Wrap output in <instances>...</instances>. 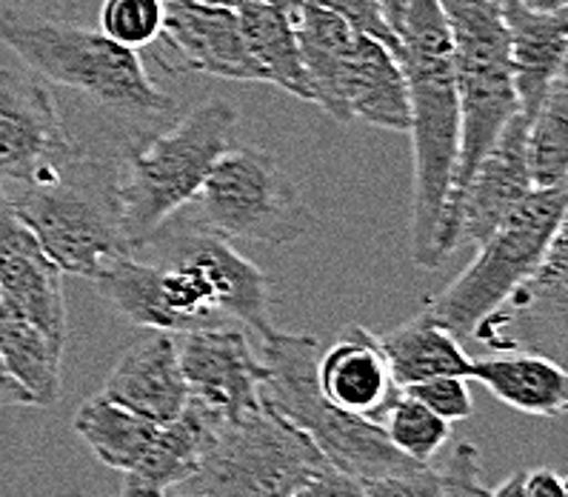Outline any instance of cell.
Returning <instances> with one entry per match:
<instances>
[{
    "label": "cell",
    "instance_id": "obj_1",
    "mask_svg": "<svg viewBox=\"0 0 568 497\" xmlns=\"http://www.w3.org/2000/svg\"><path fill=\"white\" fill-rule=\"evenodd\" d=\"M397 38V61L408 94V132L415 143L412 257L423 270H437L443 266L437 237L460 143L455 58L440 0H403Z\"/></svg>",
    "mask_w": 568,
    "mask_h": 497
},
{
    "label": "cell",
    "instance_id": "obj_2",
    "mask_svg": "<svg viewBox=\"0 0 568 497\" xmlns=\"http://www.w3.org/2000/svg\"><path fill=\"white\" fill-rule=\"evenodd\" d=\"M237 112L206 101L163 132L143 135L114 166V197L129 248H146L194 201L217 158L232 146Z\"/></svg>",
    "mask_w": 568,
    "mask_h": 497
},
{
    "label": "cell",
    "instance_id": "obj_3",
    "mask_svg": "<svg viewBox=\"0 0 568 497\" xmlns=\"http://www.w3.org/2000/svg\"><path fill=\"white\" fill-rule=\"evenodd\" d=\"M0 43L12 49L38 78L74 89L121 114L158 118L174 109L154 87L134 49L114 43L101 29L58 21L32 9H0Z\"/></svg>",
    "mask_w": 568,
    "mask_h": 497
},
{
    "label": "cell",
    "instance_id": "obj_4",
    "mask_svg": "<svg viewBox=\"0 0 568 497\" xmlns=\"http://www.w3.org/2000/svg\"><path fill=\"white\" fill-rule=\"evenodd\" d=\"M312 103L337 123L408 132V94L400 61L386 43L348 27L335 12L301 0L292 9Z\"/></svg>",
    "mask_w": 568,
    "mask_h": 497
},
{
    "label": "cell",
    "instance_id": "obj_5",
    "mask_svg": "<svg viewBox=\"0 0 568 497\" xmlns=\"http://www.w3.org/2000/svg\"><path fill=\"white\" fill-rule=\"evenodd\" d=\"M321 343L312 335H288L272 329L263 337V406L283 415L288 424L306 432L328 464L348 475L372 477L397 475L420 460L400 455L392 446L383 424L348 415L323 397L317 386Z\"/></svg>",
    "mask_w": 568,
    "mask_h": 497
},
{
    "label": "cell",
    "instance_id": "obj_6",
    "mask_svg": "<svg viewBox=\"0 0 568 497\" xmlns=\"http://www.w3.org/2000/svg\"><path fill=\"white\" fill-rule=\"evenodd\" d=\"M440 7L452 38L457 106H460V143H457L455 172L443 212L446 223L475 166L506 129V123L520 112V103L508 63L503 0H440Z\"/></svg>",
    "mask_w": 568,
    "mask_h": 497
},
{
    "label": "cell",
    "instance_id": "obj_7",
    "mask_svg": "<svg viewBox=\"0 0 568 497\" xmlns=\"http://www.w3.org/2000/svg\"><path fill=\"white\" fill-rule=\"evenodd\" d=\"M9 201L63 275L92 281L103 263L132 252L114 197V166L87 152L43 181L23 183Z\"/></svg>",
    "mask_w": 568,
    "mask_h": 497
},
{
    "label": "cell",
    "instance_id": "obj_8",
    "mask_svg": "<svg viewBox=\"0 0 568 497\" xmlns=\"http://www.w3.org/2000/svg\"><path fill=\"white\" fill-rule=\"evenodd\" d=\"M566 229V183L531 195L477 246V257L426 310L460 343L535 272L557 232Z\"/></svg>",
    "mask_w": 568,
    "mask_h": 497
},
{
    "label": "cell",
    "instance_id": "obj_9",
    "mask_svg": "<svg viewBox=\"0 0 568 497\" xmlns=\"http://www.w3.org/2000/svg\"><path fill=\"white\" fill-rule=\"evenodd\" d=\"M321 455L312 437L268 406L226 417L197 471L172 495L295 497Z\"/></svg>",
    "mask_w": 568,
    "mask_h": 497
},
{
    "label": "cell",
    "instance_id": "obj_10",
    "mask_svg": "<svg viewBox=\"0 0 568 497\" xmlns=\"http://www.w3.org/2000/svg\"><path fill=\"white\" fill-rule=\"evenodd\" d=\"M186 209L194 226L254 243H292L315 226L286 169L257 146H229Z\"/></svg>",
    "mask_w": 568,
    "mask_h": 497
},
{
    "label": "cell",
    "instance_id": "obj_11",
    "mask_svg": "<svg viewBox=\"0 0 568 497\" xmlns=\"http://www.w3.org/2000/svg\"><path fill=\"white\" fill-rule=\"evenodd\" d=\"M83 155L47 83L0 69V186L34 183Z\"/></svg>",
    "mask_w": 568,
    "mask_h": 497
},
{
    "label": "cell",
    "instance_id": "obj_12",
    "mask_svg": "<svg viewBox=\"0 0 568 497\" xmlns=\"http://www.w3.org/2000/svg\"><path fill=\"white\" fill-rule=\"evenodd\" d=\"M528 118L520 112L506 123L497 141L488 146L486 155L475 166L463 189L460 201L446 217L437 241L440 263L455 248L480 246L506 217L531 195V175L526 161Z\"/></svg>",
    "mask_w": 568,
    "mask_h": 497
},
{
    "label": "cell",
    "instance_id": "obj_13",
    "mask_svg": "<svg viewBox=\"0 0 568 497\" xmlns=\"http://www.w3.org/2000/svg\"><path fill=\"white\" fill-rule=\"evenodd\" d=\"M568 248L566 229L557 232L535 272L517 286L491 315L477 323L471 341L491 349L560 352L566 346Z\"/></svg>",
    "mask_w": 568,
    "mask_h": 497
},
{
    "label": "cell",
    "instance_id": "obj_14",
    "mask_svg": "<svg viewBox=\"0 0 568 497\" xmlns=\"http://www.w3.org/2000/svg\"><path fill=\"white\" fill-rule=\"evenodd\" d=\"M174 337L189 395L223 412V417L261 409L266 366L248 346L246 332L201 323L174 332Z\"/></svg>",
    "mask_w": 568,
    "mask_h": 497
},
{
    "label": "cell",
    "instance_id": "obj_15",
    "mask_svg": "<svg viewBox=\"0 0 568 497\" xmlns=\"http://www.w3.org/2000/svg\"><path fill=\"white\" fill-rule=\"evenodd\" d=\"M0 303L32 321L38 329L67 343L63 272L27 226L7 189L0 186Z\"/></svg>",
    "mask_w": 568,
    "mask_h": 497
},
{
    "label": "cell",
    "instance_id": "obj_16",
    "mask_svg": "<svg viewBox=\"0 0 568 497\" xmlns=\"http://www.w3.org/2000/svg\"><path fill=\"white\" fill-rule=\"evenodd\" d=\"M161 38L172 52L174 67L183 72L263 83L234 9L206 7L194 0H163Z\"/></svg>",
    "mask_w": 568,
    "mask_h": 497
},
{
    "label": "cell",
    "instance_id": "obj_17",
    "mask_svg": "<svg viewBox=\"0 0 568 497\" xmlns=\"http://www.w3.org/2000/svg\"><path fill=\"white\" fill-rule=\"evenodd\" d=\"M161 232L172 237L169 241L172 243V257L192 261L206 275L221 315L254 329L261 335V341L274 329L272 321H268L272 283L226 237L214 235L209 229L194 226L189 221L183 223V229L166 223Z\"/></svg>",
    "mask_w": 568,
    "mask_h": 497
},
{
    "label": "cell",
    "instance_id": "obj_18",
    "mask_svg": "<svg viewBox=\"0 0 568 497\" xmlns=\"http://www.w3.org/2000/svg\"><path fill=\"white\" fill-rule=\"evenodd\" d=\"M317 386L332 406L375 424H383L403 392L388 369L381 337L366 326H346L317 357Z\"/></svg>",
    "mask_w": 568,
    "mask_h": 497
},
{
    "label": "cell",
    "instance_id": "obj_19",
    "mask_svg": "<svg viewBox=\"0 0 568 497\" xmlns=\"http://www.w3.org/2000/svg\"><path fill=\"white\" fill-rule=\"evenodd\" d=\"M103 395L158 426H166L181 415L189 400V386L181 372L174 332L152 329V335L129 346L109 372Z\"/></svg>",
    "mask_w": 568,
    "mask_h": 497
},
{
    "label": "cell",
    "instance_id": "obj_20",
    "mask_svg": "<svg viewBox=\"0 0 568 497\" xmlns=\"http://www.w3.org/2000/svg\"><path fill=\"white\" fill-rule=\"evenodd\" d=\"M503 23L508 38V63L520 114L531 121L546 94L566 74L568 27L566 9L537 12L520 0H503Z\"/></svg>",
    "mask_w": 568,
    "mask_h": 497
},
{
    "label": "cell",
    "instance_id": "obj_21",
    "mask_svg": "<svg viewBox=\"0 0 568 497\" xmlns=\"http://www.w3.org/2000/svg\"><path fill=\"white\" fill-rule=\"evenodd\" d=\"M223 420V412L189 395L181 415L158 429L141 460L126 471L121 497L172 495L197 471Z\"/></svg>",
    "mask_w": 568,
    "mask_h": 497
},
{
    "label": "cell",
    "instance_id": "obj_22",
    "mask_svg": "<svg viewBox=\"0 0 568 497\" xmlns=\"http://www.w3.org/2000/svg\"><path fill=\"white\" fill-rule=\"evenodd\" d=\"M468 377L523 415L557 420L568 409V375L548 355L483 357L471 361Z\"/></svg>",
    "mask_w": 568,
    "mask_h": 497
},
{
    "label": "cell",
    "instance_id": "obj_23",
    "mask_svg": "<svg viewBox=\"0 0 568 497\" xmlns=\"http://www.w3.org/2000/svg\"><path fill=\"white\" fill-rule=\"evenodd\" d=\"M377 337H381V349L386 355L392 377L400 389L428 381V377H468L471 372V357H468L466 346L443 323H437V317L428 310Z\"/></svg>",
    "mask_w": 568,
    "mask_h": 497
},
{
    "label": "cell",
    "instance_id": "obj_24",
    "mask_svg": "<svg viewBox=\"0 0 568 497\" xmlns=\"http://www.w3.org/2000/svg\"><path fill=\"white\" fill-rule=\"evenodd\" d=\"M234 12L241 21L243 41H246L254 67L261 69L263 83H272L297 101L312 103L288 9L277 7L272 0H248Z\"/></svg>",
    "mask_w": 568,
    "mask_h": 497
},
{
    "label": "cell",
    "instance_id": "obj_25",
    "mask_svg": "<svg viewBox=\"0 0 568 497\" xmlns=\"http://www.w3.org/2000/svg\"><path fill=\"white\" fill-rule=\"evenodd\" d=\"M67 343L54 341L32 321L0 303V355L32 406H54L63 389L61 361Z\"/></svg>",
    "mask_w": 568,
    "mask_h": 497
},
{
    "label": "cell",
    "instance_id": "obj_26",
    "mask_svg": "<svg viewBox=\"0 0 568 497\" xmlns=\"http://www.w3.org/2000/svg\"><path fill=\"white\" fill-rule=\"evenodd\" d=\"M72 426L83 437V444L92 449V455L103 466L118 471L132 469L161 429L149 417L114 404L103 392L83 400L81 409L74 412Z\"/></svg>",
    "mask_w": 568,
    "mask_h": 497
},
{
    "label": "cell",
    "instance_id": "obj_27",
    "mask_svg": "<svg viewBox=\"0 0 568 497\" xmlns=\"http://www.w3.org/2000/svg\"><path fill=\"white\" fill-rule=\"evenodd\" d=\"M92 283L103 301L134 326L174 332V323L163 303L161 266L134 261L132 252H126V255H114L112 261L103 263Z\"/></svg>",
    "mask_w": 568,
    "mask_h": 497
},
{
    "label": "cell",
    "instance_id": "obj_28",
    "mask_svg": "<svg viewBox=\"0 0 568 497\" xmlns=\"http://www.w3.org/2000/svg\"><path fill=\"white\" fill-rule=\"evenodd\" d=\"M526 161L531 186H562L568 175V83L566 74L551 87L526 132Z\"/></svg>",
    "mask_w": 568,
    "mask_h": 497
},
{
    "label": "cell",
    "instance_id": "obj_29",
    "mask_svg": "<svg viewBox=\"0 0 568 497\" xmlns=\"http://www.w3.org/2000/svg\"><path fill=\"white\" fill-rule=\"evenodd\" d=\"M383 429L400 455L420 460V464H432V457L448 444V435H452L448 420H443L440 415H435L406 392H400V397L386 412Z\"/></svg>",
    "mask_w": 568,
    "mask_h": 497
},
{
    "label": "cell",
    "instance_id": "obj_30",
    "mask_svg": "<svg viewBox=\"0 0 568 497\" xmlns=\"http://www.w3.org/2000/svg\"><path fill=\"white\" fill-rule=\"evenodd\" d=\"M163 0H103L101 32L126 49H143L161 38Z\"/></svg>",
    "mask_w": 568,
    "mask_h": 497
},
{
    "label": "cell",
    "instance_id": "obj_31",
    "mask_svg": "<svg viewBox=\"0 0 568 497\" xmlns=\"http://www.w3.org/2000/svg\"><path fill=\"white\" fill-rule=\"evenodd\" d=\"M406 395L420 400L423 406L440 415L443 420L455 424V420H468L475 415V404H471V392L466 386V377L460 375H437L420 381V384L406 386Z\"/></svg>",
    "mask_w": 568,
    "mask_h": 497
},
{
    "label": "cell",
    "instance_id": "obj_32",
    "mask_svg": "<svg viewBox=\"0 0 568 497\" xmlns=\"http://www.w3.org/2000/svg\"><path fill=\"white\" fill-rule=\"evenodd\" d=\"M363 497H443L440 471L432 464H417L397 475L363 480Z\"/></svg>",
    "mask_w": 568,
    "mask_h": 497
},
{
    "label": "cell",
    "instance_id": "obj_33",
    "mask_svg": "<svg viewBox=\"0 0 568 497\" xmlns=\"http://www.w3.org/2000/svg\"><path fill=\"white\" fill-rule=\"evenodd\" d=\"M308 3H317V7L328 9V12H335L348 27L368 34V38H375V41L386 43L395 54L400 49V38L388 27L381 0H308Z\"/></svg>",
    "mask_w": 568,
    "mask_h": 497
},
{
    "label": "cell",
    "instance_id": "obj_34",
    "mask_svg": "<svg viewBox=\"0 0 568 497\" xmlns=\"http://www.w3.org/2000/svg\"><path fill=\"white\" fill-rule=\"evenodd\" d=\"M440 471L443 497H488L480 484V452L471 444H457Z\"/></svg>",
    "mask_w": 568,
    "mask_h": 497
},
{
    "label": "cell",
    "instance_id": "obj_35",
    "mask_svg": "<svg viewBox=\"0 0 568 497\" xmlns=\"http://www.w3.org/2000/svg\"><path fill=\"white\" fill-rule=\"evenodd\" d=\"M295 497H363V480L348 471L337 469L328 460H323L312 475L303 480Z\"/></svg>",
    "mask_w": 568,
    "mask_h": 497
},
{
    "label": "cell",
    "instance_id": "obj_36",
    "mask_svg": "<svg viewBox=\"0 0 568 497\" xmlns=\"http://www.w3.org/2000/svg\"><path fill=\"white\" fill-rule=\"evenodd\" d=\"M526 497H568V486L557 471H526Z\"/></svg>",
    "mask_w": 568,
    "mask_h": 497
},
{
    "label": "cell",
    "instance_id": "obj_37",
    "mask_svg": "<svg viewBox=\"0 0 568 497\" xmlns=\"http://www.w3.org/2000/svg\"><path fill=\"white\" fill-rule=\"evenodd\" d=\"M0 400H3V406H32V397H29L27 392H23V386L9 375L3 355H0Z\"/></svg>",
    "mask_w": 568,
    "mask_h": 497
},
{
    "label": "cell",
    "instance_id": "obj_38",
    "mask_svg": "<svg viewBox=\"0 0 568 497\" xmlns=\"http://www.w3.org/2000/svg\"><path fill=\"white\" fill-rule=\"evenodd\" d=\"M488 497H526V471L508 475L500 486L488 489Z\"/></svg>",
    "mask_w": 568,
    "mask_h": 497
},
{
    "label": "cell",
    "instance_id": "obj_39",
    "mask_svg": "<svg viewBox=\"0 0 568 497\" xmlns=\"http://www.w3.org/2000/svg\"><path fill=\"white\" fill-rule=\"evenodd\" d=\"M383 7V14H386L388 27H392V32H400V21H403V0H381Z\"/></svg>",
    "mask_w": 568,
    "mask_h": 497
},
{
    "label": "cell",
    "instance_id": "obj_40",
    "mask_svg": "<svg viewBox=\"0 0 568 497\" xmlns=\"http://www.w3.org/2000/svg\"><path fill=\"white\" fill-rule=\"evenodd\" d=\"M523 7L537 9V12H560L566 9V0H520Z\"/></svg>",
    "mask_w": 568,
    "mask_h": 497
},
{
    "label": "cell",
    "instance_id": "obj_41",
    "mask_svg": "<svg viewBox=\"0 0 568 497\" xmlns=\"http://www.w3.org/2000/svg\"><path fill=\"white\" fill-rule=\"evenodd\" d=\"M194 3H206V7H229V9H237L248 0H194Z\"/></svg>",
    "mask_w": 568,
    "mask_h": 497
},
{
    "label": "cell",
    "instance_id": "obj_42",
    "mask_svg": "<svg viewBox=\"0 0 568 497\" xmlns=\"http://www.w3.org/2000/svg\"><path fill=\"white\" fill-rule=\"evenodd\" d=\"M272 3H277V7H283V9H288V12H292V9H295L301 0H272Z\"/></svg>",
    "mask_w": 568,
    "mask_h": 497
},
{
    "label": "cell",
    "instance_id": "obj_43",
    "mask_svg": "<svg viewBox=\"0 0 568 497\" xmlns=\"http://www.w3.org/2000/svg\"><path fill=\"white\" fill-rule=\"evenodd\" d=\"M169 497H172V495H169ZM174 497H203V495H174Z\"/></svg>",
    "mask_w": 568,
    "mask_h": 497
},
{
    "label": "cell",
    "instance_id": "obj_44",
    "mask_svg": "<svg viewBox=\"0 0 568 497\" xmlns=\"http://www.w3.org/2000/svg\"><path fill=\"white\" fill-rule=\"evenodd\" d=\"M0 409H3V400H0Z\"/></svg>",
    "mask_w": 568,
    "mask_h": 497
}]
</instances>
